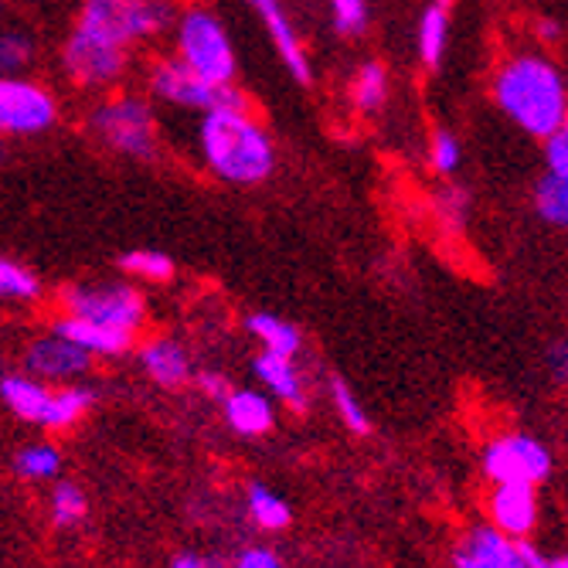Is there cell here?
I'll list each match as a JSON object with an SVG mask.
<instances>
[{
  "instance_id": "4",
  "label": "cell",
  "mask_w": 568,
  "mask_h": 568,
  "mask_svg": "<svg viewBox=\"0 0 568 568\" xmlns=\"http://www.w3.org/2000/svg\"><path fill=\"white\" fill-rule=\"evenodd\" d=\"M89 130L99 143L123 153L133 161L158 158V123L143 99L136 95H113L102 99L89 116Z\"/></svg>"
},
{
  "instance_id": "37",
  "label": "cell",
  "mask_w": 568,
  "mask_h": 568,
  "mask_svg": "<svg viewBox=\"0 0 568 568\" xmlns=\"http://www.w3.org/2000/svg\"><path fill=\"white\" fill-rule=\"evenodd\" d=\"M197 388L209 395L212 402H222L232 388H229V382L222 378V375H215V372H204V375H197Z\"/></svg>"
},
{
  "instance_id": "40",
  "label": "cell",
  "mask_w": 568,
  "mask_h": 568,
  "mask_svg": "<svg viewBox=\"0 0 568 568\" xmlns=\"http://www.w3.org/2000/svg\"><path fill=\"white\" fill-rule=\"evenodd\" d=\"M541 28H545V31H541L545 38H558V24H548V21H545Z\"/></svg>"
},
{
  "instance_id": "18",
  "label": "cell",
  "mask_w": 568,
  "mask_h": 568,
  "mask_svg": "<svg viewBox=\"0 0 568 568\" xmlns=\"http://www.w3.org/2000/svg\"><path fill=\"white\" fill-rule=\"evenodd\" d=\"M51 331H55L59 337H65V341H72L75 347H82L92 357H123L136 344V334L99 327V324H89V321H79V317H69V314L59 317V321H51Z\"/></svg>"
},
{
  "instance_id": "5",
  "label": "cell",
  "mask_w": 568,
  "mask_h": 568,
  "mask_svg": "<svg viewBox=\"0 0 568 568\" xmlns=\"http://www.w3.org/2000/svg\"><path fill=\"white\" fill-rule=\"evenodd\" d=\"M480 470L490 487L518 484V487H545L555 474L551 449L531 433H500L480 453Z\"/></svg>"
},
{
  "instance_id": "42",
  "label": "cell",
  "mask_w": 568,
  "mask_h": 568,
  "mask_svg": "<svg viewBox=\"0 0 568 568\" xmlns=\"http://www.w3.org/2000/svg\"><path fill=\"white\" fill-rule=\"evenodd\" d=\"M436 4H439V8H446V11H449V4H453V0H436Z\"/></svg>"
},
{
  "instance_id": "29",
  "label": "cell",
  "mask_w": 568,
  "mask_h": 568,
  "mask_svg": "<svg viewBox=\"0 0 568 568\" xmlns=\"http://www.w3.org/2000/svg\"><path fill=\"white\" fill-rule=\"evenodd\" d=\"M331 398H334V408H337L341 423H344L354 436H368V433H372V419H368L365 405L357 402V395L351 392V385H347L344 378H334V382H331Z\"/></svg>"
},
{
  "instance_id": "30",
  "label": "cell",
  "mask_w": 568,
  "mask_h": 568,
  "mask_svg": "<svg viewBox=\"0 0 568 568\" xmlns=\"http://www.w3.org/2000/svg\"><path fill=\"white\" fill-rule=\"evenodd\" d=\"M34 55V41L24 31H0V75H18Z\"/></svg>"
},
{
  "instance_id": "38",
  "label": "cell",
  "mask_w": 568,
  "mask_h": 568,
  "mask_svg": "<svg viewBox=\"0 0 568 568\" xmlns=\"http://www.w3.org/2000/svg\"><path fill=\"white\" fill-rule=\"evenodd\" d=\"M531 568H568V558H565V551H555V555L535 551V558H531Z\"/></svg>"
},
{
  "instance_id": "10",
  "label": "cell",
  "mask_w": 568,
  "mask_h": 568,
  "mask_svg": "<svg viewBox=\"0 0 568 568\" xmlns=\"http://www.w3.org/2000/svg\"><path fill=\"white\" fill-rule=\"evenodd\" d=\"M62 69L79 89H106L126 72V48L75 28L62 51Z\"/></svg>"
},
{
  "instance_id": "11",
  "label": "cell",
  "mask_w": 568,
  "mask_h": 568,
  "mask_svg": "<svg viewBox=\"0 0 568 568\" xmlns=\"http://www.w3.org/2000/svg\"><path fill=\"white\" fill-rule=\"evenodd\" d=\"M535 545L500 535L494 525H474L453 548V568H531Z\"/></svg>"
},
{
  "instance_id": "27",
  "label": "cell",
  "mask_w": 568,
  "mask_h": 568,
  "mask_svg": "<svg viewBox=\"0 0 568 568\" xmlns=\"http://www.w3.org/2000/svg\"><path fill=\"white\" fill-rule=\"evenodd\" d=\"M535 209L541 222L561 229L568 222V178H555L545 171V178L535 187Z\"/></svg>"
},
{
  "instance_id": "13",
  "label": "cell",
  "mask_w": 568,
  "mask_h": 568,
  "mask_svg": "<svg viewBox=\"0 0 568 568\" xmlns=\"http://www.w3.org/2000/svg\"><path fill=\"white\" fill-rule=\"evenodd\" d=\"M487 525H494L500 535L528 541L538 531L541 504L535 487H518V484H500L487 497Z\"/></svg>"
},
{
  "instance_id": "31",
  "label": "cell",
  "mask_w": 568,
  "mask_h": 568,
  "mask_svg": "<svg viewBox=\"0 0 568 568\" xmlns=\"http://www.w3.org/2000/svg\"><path fill=\"white\" fill-rule=\"evenodd\" d=\"M331 18L341 34H361L368 28V0H331Z\"/></svg>"
},
{
  "instance_id": "36",
  "label": "cell",
  "mask_w": 568,
  "mask_h": 568,
  "mask_svg": "<svg viewBox=\"0 0 568 568\" xmlns=\"http://www.w3.org/2000/svg\"><path fill=\"white\" fill-rule=\"evenodd\" d=\"M168 568H225L219 558H212V555H197V551H181V555H174L171 558V565Z\"/></svg>"
},
{
  "instance_id": "32",
  "label": "cell",
  "mask_w": 568,
  "mask_h": 568,
  "mask_svg": "<svg viewBox=\"0 0 568 568\" xmlns=\"http://www.w3.org/2000/svg\"><path fill=\"white\" fill-rule=\"evenodd\" d=\"M545 171L555 178H568V126L545 136Z\"/></svg>"
},
{
  "instance_id": "16",
  "label": "cell",
  "mask_w": 568,
  "mask_h": 568,
  "mask_svg": "<svg viewBox=\"0 0 568 568\" xmlns=\"http://www.w3.org/2000/svg\"><path fill=\"white\" fill-rule=\"evenodd\" d=\"M245 4L263 18V24H266L270 38H273V44H276V51H280V59L286 62L290 75H293L296 82L310 85L314 72H310L306 51H303V44H300V38H296V31H293V24H290V18H286V11H283L280 0H245Z\"/></svg>"
},
{
  "instance_id": "19",
  "label": "cell",
  "mask_w": 568,
  "mask_h": 568,
  "mask_svg": "<svg viewBox=\"0 0 568 568\" xmlns=\"http://www.w3.org/2000/svg\"><path fill=\"white\" fill-rule=\"evenodd\" d=\"M51 392H55V388L38 382L28 372H14V375L0 378V402L8 405L11 416H18L21 423H31L38 429L44 426L48 405H51Z\"/></svg>"
},
{
  "instance_id": "21",
  "label": "cell",
  "mask_w": 568,
  "mask_h": 568,
  "mask_svg": "<svg viewBox=\"0 0 568 568\" xmlns=\"http://www.w3.org/2000/svg\"><path fill=\"white\" fill-rule=\"evenodd\" d=\"M11 467L24 484H55L62 477V453H59V446L38 439L14 453Z\"/></svg>"
},
{
  "instance_id": "43",
  "label": "cell",
  "mask_w": 568,
  "mask_h": 568,
  "mask_svg": "<svg viewBox=\"0 0 568 568\" xmlns=\"http://www.w3.org/2000/svg\"><path fill=\"white\" fill-rule=\"evenodd\" d=\"M0 11H4V8H0Z\"/></svg>"
},
{
  "instance_id": "9",
  "label": "cell",
  "mask_w": 568,
  "mask_h": 568,
  "mask_svg": "<svg viewBox=\"0 0 568 568\" xmlns=\"http://www.w3.org/2000/svg\"><path fill=\"white\" fill-rule=\"evenodd\" d=\"M59 120V102L44 85L0 75V136H38Z\"/></svg>"
},
{
  "instance_id": "23",
  "label": "cell",
  "mask_w": 568,
  "mask_h": 568,
  "mask_svg": "<svg viewBox=\"0 0 568 568\" xmlns=\"http://www.w3.org/2000/svg\"><path fill=\"white\" fill-rule=\"evenodd\" d=\"M351 99L361 113H378L388 99V72L382 62H365L354 72L351 82Z\"/></svg>"
},
{
  "instance_id": "6",
  "label": "cell",
  "mask_w": 568,
  "mask_h": 568,
  "mask_svg": "<svg viewBox=\"0 0 568 568\" xmlns=\"http://www.w3.org/2000/svg\"><path fill=\"white\" fill-rule=\"evenodd\" d=\"M178 51L181 62L209 82L235 79V48L225 24L204 8H187L178 18Z\"/></svg>"
},
{
  "instance_id": "7",
  "label": "cell",
  "mask_w": 568,
  "mask_h": 568,
  "mask_svg": "<svg viewBox=\"0 0 568 568\" xmlns=\"http://www.w3.org/2000/svg\"><path fill=\"white\" fill-rule=\"evenodd\" d=\"M150 89L158 99L171 102V106L184 110H201V113H215V110H239L248 113V95L235 82H209L197 72H191L181 59H164L150 69Z\"/></svg>"
},
{
  "instance_id": "28",
  "label": "cell",
  "mask_w": 568,
  "mask_h": 568,
  "mask_svg": "<svg viewBox=\"0 0 568 568\" xmlns=\"http://www.w3.org/2000/svg\"><path fill=\"white\" fill-rule=\"evenodd\" d=\"M41 296V283L31 270L14 260H0V300L11 303H34Z\"/></svg>"
},
{
  "instance_id": "26",
  "label": "cell",
  "mask_w": 568,
  "mask_h": 568,
  "mask_svg": "<svg viewBox=\"0 0 568 568\" xmlns=\"http://www.w3.org/2000/svg\"><path fill=\"white\" fill-rule=\"evenodd\" d=\"M120 270L130 273V276H140L146 283H168L174 276V260L168 252H158V248H130L120 255Z\"/></svg>"
},
{
  "instance_id": "25",
  "label": "cell",
  "mask_w": 568,
  "mask_h": 568,
  "mask_svg": "<svg viewBox=\"0 0 568 568\" xmlns=\"http://www.w3.org/2000/svg\"><path fill=\"white\" fill-rule=\"evenodd\" d=\"M48 510H51V521L59 528H79L89 518V497L79 484L55 480L51 497H48Z\"/></svg>"
},
{
  "instance_id": "34",
  "label": "cell",
  "mask_w": 568,
  "mask_h": 568,
  "mask_svg": "<svg viewBox=\"0 0 568 568\" xmlns=\"http://www.w3.org/2000/svg\"><path fill=\"white\" fill-rule=\"evenodd\" d=\"M232 568H283V558L266 545H248L235 555Z\"/></svg>"
},
{
  "instance_id": "33",
  "label": "cell",
  "mask_w": 568,
  "mask_h": 568,
  "mask_svg": "<svg viewBox=\"0 0 568 568\" xmlns=\"http://www.w3.org/2000/svg\"><path fill=\"white\" fill-rule=\"evenodd\" d=\"M433 168L439 174H453L459 168V143L449 130H439L433 136Z\"/></svg>"
},
{
  "instance_id": "3",
  "label": "cell",
  "mask_w": 568,
  "mask_h": 568,
  "mask_svg": "<svg viewBox=\"0 0 568 568\" xmlns=\"http://www.w3.org/2000/svg\"><path fill=\"white\" fill-rule=\"evenodd\" d=\"M171 21H174L171 0H82L75 28L130 48L133 41L168 31Z\"/></svg>"
},
{
  "instance_id": "14",
  "label": "cell",
  "mask_w": 568,
  "mask_h": 568,
  "mask_svg": "<svg viewBox=\"0 0 568 568\" xmlns=\"http://www.w3.org/2000/svg\"><path fill=\"white\" fill-rule=\"evenodd\" d=\"M225 412V423L235 436L242 439H263L273 433L276 426V405L266 392H255V388H232L222 402Z\"/></svg>"
},
{
  "instance_id": "35",
  "label": "cell",
  "mask_w": 568,
  "mask_h": 568,
  "mask_svg": "<svg viewBox=\"0 0 568 568\" xmlns=\"http://www.w3.org/2000/svg\"><path fill=\"white\" fill-rule=\"evenodd\" d=\"M467 212H470V197H467V191L446 187V191H443V197H439V215H443L446 222L459 225L463 219H467Z\"/></svg>"
},
{
  "instance_id": "8",
  "label": "cell",
  "mask_w": 568,
  "mask_h": 568,
  "mask_svg": "<svg viewBox=\"0 0 568 568\" xmlns=\"http://www.w3.org/2000/svg\"><path fill=\"white\" fill-rule=\"evenodd\" d=\"M62 306L69 317L136 334L146 321L143 296L126 283H99V286H69L62 293Z\"/></svg>"
},
{
  "instance_id": "1",
  "label": "cell",
  "mask_w": 568,
  "mask_h": 568,
  "mask_svg": "<svg viewBox=\"0 0 568 568\" xmlns=\"http://www.w3.org/2000/svg\"><path fill=\"white\" fill-rule=\"evenodd\" d=\"M494 99L510 123L531 136H551L568 120V89L555 62L541 55H514L494 75Z\"/></svg>"
},
{
  "instance_id": "17",
  "label": "cell",
  "mask_w": 568,
  "mask_h": 568,
  "mask_svg": "<svg viewBox=\"0 0 568 568\" xmlns=\"http://www.w3.org/2000/svg\"><path fill=\"white\" fill-rule=\"evenodd\" d=\"M252 375L266 388V395L273 402H283L293 412H306V382L300 375V368L293 365V357H280V354H260L252 361Z\"/></svg>"
},
{
  "instance_id": "22",
  "label": "cell",
  "mask_w": 568,
  "mask_h": 568,
  "mask_svg": "<svg viewBox=\"0 0 568 568\" xmlns=\"http://www.w3.org/2000/svg\"><path fill=\"white\" fill-rule=\"evenodd\" d=\"M245 331L263 344L266 354H280V357H296L303 347V337L296 331V324L276 317V314H248Z\"/></svg>"
},
{
  "instance_id": "41",
  "label": "cell",
  "mask_w": 568,
  "mask_h": 568,
  "mask_svg": "<svg viewBox=\"0 0 568 568\" xmlns=\"http://www.w3.org/2000/svg\"><path fill=\"white\" fill-rule=\"evenodd\" d=\"M4 158H8V146H4V140H0V164H4Z\"/></svg>"
},
{
  "instance_id": "24",
  "label": "cell",
  "mask_w": 568,
  "mask_h": 568,
  "mask_svg": "<svg viewBox=\"0 0 568 568\" xmlns=\"http://www.w3.org/2000/svg\"><path fill=\"white\" fill-rule=\"evenodd\" d=\"M446 41H449V11L433 4L423 21H419V59L426 62V69H439L443 55H446Z\"/></svg>"
},
{
  "instance_id": "39",
  "label": "cell",
  "mask_w": 568,
  "mask_h": 568,
  "mask_svg": "<svg viewBox=\"0 0 568 568\" xmlns=\"http://www.w3.org/2000/svg\"><path fill=\"white\" fill-rule=\"evenodd\" d=\"M551 361H555V375L565 378L568 375V354H565V344L561 341L555 344V351H548V365H551Z\"/></svg>"
},
{
  "instance_id": "15",
  "label": "cell",
  "mask_w": 568,
  "mask_h": 568,
  "mask_svg": "<svg viewBox=\"0 0 568 568\" xmlns=\"http://www.w3.org/2000/svg\"><path fill=\"white\" fill-rule=\"evenodd\" d=\"M140 368L158 388H184L194 378L191 354L174 337H153L140 347Z\"/></svg>"
},
{
  "instance_id": "20",
  "label": "cell",
  "mask_w": 568,
  "mask_h": 568,
  "mask_svg": "<svg viewBox=\"0 0 568 568\" xmlns=\"http://www.w3.org/2000/svg\"><path fill=\"white\" fill-rule=\"evenodd\" d=\"M245 514H248V521L260 528V531H286L290 521H293V510L290 504L266 484H248L245 487Z\"/></svg>"
},
{
  "instance_id": "2",
  "label": "cell",
  "mask_w": 568,
  "mask_h": 568,
  "mask_svg": "<svg viewBox=\"0 0 568 568\" xmlns=\"http://www.w3.org/2000/svg\"><path fill=\"white\" fill-rule=\"evenodd\" d=\"M197 150L209 171L229 184H260L276 168V150L270 133L252 120V113L215 110L197 123Z\"/></svg>"
},
{
  "instance_id": "12",
  "label": "cell",
  "mask_w": 568,
  "mask_h": 568,
  "mask_svg": "<svg viewBox=\"0 0 568 568\" xmlns=\"http://www.w3.org/2000/svg\"><path fill=\"white\" fill-rule=\"evenodd\" d=\"M24 372L44 385H51V382L72 385L92 372V354H85L82 347H75L72 341L51 331L24 351Z\"/></svg>"
}]
</instances>
